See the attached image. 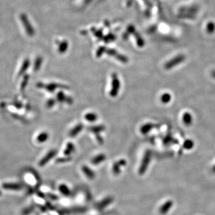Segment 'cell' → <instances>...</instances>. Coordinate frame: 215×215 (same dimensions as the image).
<instances>
[{
    "mask_svg": "<svg viewBox=\"0 0 215 215\" xmlns=\"http://www.w3.org/2000/svg\"><path fill=\"white\" fill-rule=\"evenodd\" d=\"M38 86L40 87H44L47 90H48L50 92H54L55 90L56 89H68L69 87L68 86L62 85L60 84H56V83H50L48 85H44L41 83L38 84Z\"/></svg>",
    "mask_w": 215,
    "mask_h": 215,
    "instance_id": "obj_4",
    "label": "cell"
},
{
    "mask_svg": "<svg viewBox=\"0 0 215 215\" xmlns=\"http://www.w3.org/2000/svg\"><path fill=\"white\" fill-rule=\"evenodd\" d=\"M41 65V58H38L35 64V70H38L39 69V68H40V66Z\"/></svg>",
    "mask_w": 215,
    "mask_h": 215,
    "instance_id": "obj_26",
    "label": "cell"
},
{
    "mask_svg": "<svg viewBox=\"0 0 215 215\" xmlns=\"http://www.w3.org/2000/svg\"><path fill=\"white\" fill-rule=\"evenodd\" d=\"M106 160V155L103 154H100L95 157L92 160V163L94 165H98Z\"/></svg>",
    "mask_w": 215,
    "mask_h": 215,
    "instance_id": "obj_13",
    "label": "cell"
},
{
    "mask_svg": "<svg viewBox=\"0 0 215 215\" xmlns=\"http://www.w3.org/2000/svg\"><path fill=\"white\" fill-rule=\"evenodd\" d=\"M37 176L32 173H27L24 175V179L25 182L30 185H35L38 183Z\"/></svg>",
    "mask_w": 215,
    "mask_h": 215,
    "instance_id": "obj_5",
    "label": "cell"
},
{
    "mask_svg": "<svg viewBox=\"0 0 215 215\" xmlns=\"http://www.w3.org/2000/svg\"><path fill=\"white\" fill-rule=\"evenodd\" d=\"M88 130L90 131L91 132L95 134H99L102 132L104 131L105 130V127L103 125H99V126H94L92 127H89L88 128Z\"/></svg>",
    "mask_w": 215,
    "mask_h": 215,
    "instance_id": "obj_11",
    "label": "cell"
},
{
    "mask_svg": "<svg viewBox=\"0 0 215 215\" xmlns=\"http://www.w3.org/2000/svg\"><path fill=\"white\" fill-rule=\"evenodd\" d=\"M214 170H215V166H214Z\"/></svg>",
    "mask_w": 215,
    "mask_h": 215,
    "instance_id": "obj_30",
    "label": "cell"
},
{
    "mask_svg": "<svg viewBox=\"0 0 215 215\" xmlns=\"http://www.w3.org/2000/svg\"><path fill=\"white\" fill-rule=\"evenodd\" d=\"M74 151H75L74 145L71 142H68L66 145V149L64 151V154L66 156H69Z\"/></svg>",
    "mask_w": 215,
    "mask_h": 215,
    "instance_id": "obj_16",
    "label": "cell"
},
{
    "mask_svg": "<svg viewBox=\"0 0 215 215\" xmlns=\"http://www.w3.org/2000/svg\"><path fill=\"white\" fill-rule=\"evenodd\" d=\"M55 103H56V101L55 99H50L49 100H48V102L47 103V107L51 108V107L53 106L55 104Z\"/></svg>",
    "mask_w": 215,
    "mask_h": 215,
    "instance_id": "obj_28",
    "label": "cell"
},
{
    "mask_svg": "<svg viewBox=\"0 0 215 215\" xmlns=\"http://www.w3.org/2000/svg\"><path fill=\"white\" fill-rule=\"evenodd\" d=\"M105 50H106V49H105V47H100V48L99 49V50L97 51L96 56H97L98 58L100 57V56L103 55V53L105 52Z\"/></svg>",
    "mask_w": 215,
    "mask_h": 215,
    "instance_id": "obj_25",
    "label": "cell"
},
{
    "mask_svg": "<svg viewBox=\"0 0 215 215\" xmlns=\"http://www.w3.org/2000/svg\"><path fill=\"white\" fill-rule=\"evenodd\" d=\"M193 146H194V142L191 140H187L183 143V146L185 147V149H192Z\"/></svg>",
    "mask_w": 215,
    "mask_h": 215,
    "instance_id": "obj_23",
    "label": "cell"
},
{
    "mask_svg": "<svg viewBox=\"0 0 215 215\" xmlns=\"http://www.w3.org/2000/svg\"><path fill=\"white\" fill-rule=\"evenodd\" d=\"M171 95L168 93H165L161 95L160 100L161 102H163V103H167L171 100Z\"/></svg>",
    "mask_w": 215,
    "mask_h": 215,
    "instance_id": "obj_18",
    "label": "cell"
},
{
    "mask_svg": "<svg viewBox=\"0 0 215 215\" xmlns=\"http://www.w3.org/2000/svg\"><path fill=\"white\" fill-rule=\"evenodd\" d=\"M84 128V126L83 124L80 123L77 124L76 126H75L69 132V136L70 137H75L79 133H80Z\"/></svg>",
    "mask_w": 215,
    "mask_h": 215,
    "instance_id": "obj_10",
    "label": "cell"
},
{
    "mask_svg": "<svg viewBox=\"0 0 215 215\" xmlns=\"http://www.w3.org/2000/svg\"><path fill=\"white\" fill-rule=\"evenodd\" d=\"M82 171L83 172V173L84 174V175L89 179L90 180H92L93 179L95 178V173H94V171L90 168L88 166L86 165H83L82 167Z\"/></svg>",
    "mask_w": 215,
    "mask_h": 215,
    "instance_id": "obj_9",
    "label": "cell"
},
{
    "mask_svg": "<svg viewBox=\"0 0 215 215\" xmlns=\"http://www.w3.org/2000/svg\"><path fill=\"white\" fill-rule=\"evenodd\" d=\"M155 127V125L154 124L151 123H147L144 125H143L140 128V132L142 134H145L149 132L154 127Z\"/></svg>",
    "mask_w": 215,
    "mask_h": 215,
    "instance_id": "obj_14",
    "label": "cell"
},
{
    "mask_svg": "<svg viewBox=\"0 0 215 215\" xmlns=\"http://www.w3.org/2000/svg\"><path fill=\"white\" fill-rule=\"evenodd\" d=\"M59 191L60 192L64 195H68L70 192V190L68 186L65 185V184H61L59 185Z\"/></svg>",
    "mask_w": 215,
    "mask_h": 215,
    "instance_id": "obj_19",
    "label": "cell"
},
{
    "mask_svg": "<svg viewBox=\"0 0 215 215\" xmlns=\"http://www.w3.org/2000/svg\"><path fill=\"white\" fill-rule=\"evenodd\" d=\"M84 118L86 120L89 121V122H94L96 121L98 119V115L93 112H89L85 115Z\"/></svg>",
    "mask_w": 215,
    "mask_h": 215,
    "instance_id": "obj_17",
    "label": "cell"
},
{
    "mask_svg": "<svg viewBox=\"0 0 215 215\" xmlns=\"http://www.w3.org/2000/svg\"><path fill=\"white\" fill-rule=\"evenodd\" d=\"M183 121L186 126H190L192 122V117L189 112L184 113L183 115Z\"/></svg>",
    "mask_w": 215,
    "mask_h": 215,
    "instance_id": "obj_15",
    "label": "cell"
},
{
    "mask_svg": "<svg viewBox=\"0 0 215 215\" xmlns=\"http://www.w3.org/2000/svg\"><path fill=\"white\" fill-rule=\"evenodd\" d=\"M48 138H49V134L46 132H43V133H41L37 137V140L40 142H44L46 140H47Z\"/></svg>",
    "mask_w": 215,
    "mask_h": 215,
    "instance_id": "obj_20",
    "label": "cell"
},
{
    "mask_svg": "<svg viewBox=\"0 0 215 215\" xmlns=\"http://www.w3.org/2000/svg\"><path fill=\"white\" fill-rule=\"evenodd\" d=\"M0 195H1V192H0Z\"/></svg>",
    "mask_w": 215,
    "mask_h": 215,
    "instance_id": "obj_29",
    "label": "cell"
},
{
    "mask_svg": "<svg viewBox=\"0 0 215 215\" xmlns=\"http://www.w3.org/2000/svg\"><path fill=\"white\" fill-rule=\"evenodd\" d=\"M185 60V56L183 55H179L176 56L174 58L171 59L168 62H167L165 65L164 68L166 69H170L176 65H179L181 63H182Z\"/></svg>",
    "mask_w": 215,
    "mask_h": 215,
    "instance_id": "obj_3",
    "label": "cell"
},
{
    "mask_svg": "<svg viewBox=\"0 0 215 215\" xmlns=\"http://www.w3.org/2000/svg\"><path fill=\"white\" fill-rule=\"evenodd\" d=\"M68 49V43L66 41L63 42L59 46V51L61 53H64Z\"/></svg>",
    "mask_w": 215,
    "mask_h": 215,
    "instance_id": "obj_22",
    "label": "cell"
},
{
    "mask_svg": "<svg viewBox=\"0 0 215 215\" xmlns=\"http://www.w3.org/2000/svg\"><path fill=\"white\" fill-rule=\"evenodd\" d=\"M172 205H173V202L170 200L166 201L161 206L160 208V211L162 214H165L167 213L169 211V210L171 208Z\"/></svg>",
    "mask_w": 215,
    "mask_h": 215,
    "instance_id": "obj_12",
    "label": "cell"
},
{
    "mask_svg": "<svg viewBox=\"0 0 215 215\" xmlns=\"http://www.w3.org/2000/svg\"><path fill=\"white\" fill-rule=\"evenodd\" d=\"M56 99L58 102L61 103L66 102L68 104H72L73 103L72 98L69 96H66L63 92H59L57 93Z\"/></svg>",
    "mask_w": 215,
    "mask_h": 215,
    "instance_id": "obj_7",
    "label": "cell"
},
{
    "mask_svg": "<svg viewBox=\"0 0 215 215\" xmlns=\"http://www.w3.org/2000/svg\"><path fill=\"white\" fill-rule=\"evenodd\" d=\"M2 187L7 190L18 191L22 189V186L17 183H4L2 184Z\"/></svg>",
    "mask_w": 215,
    "mask_h": 215,
    "instance_id": "obj_8",
    "label": "cell"
},
{
    "mask_svg": "<svg viewBox=\"0 0 215 215\" xmlns=\"http://www.w3.org/2000/svg\"><path fill=\"white\" fill-rule=\"evenodd\" d=\"M57 151L56 150H51L50 151H49L48 152L47 154H46L45 155V157L44 158H43L40 163H39V165L40 166H44V165H46L50 160H51V159H52L56 154Z\"/></svg>",
    "mask_w": 215,
    "mask_h": 215,
    "instance_id": "obj_6",
    "label": "cell"
},
{
    "mask_svg": "<svg viewBox=\"0 0 215 215\" xmlns=\"http://www.w3.org/2000/svg\"><path fill=\"white\" fill-rule=\"evenodd\" d=\"M71 160V158L70 157H63V158H59L58 159L56 160V162H58V163H65V162H68L69 161H70Z\"/></svg>",
    "mask_w": 215,
    "mask_h": 215,
    "instance_id": "obj_24",
    "label": "cell"
},
{
    "mask_svg": "<svg viewBox=\"0 0 215 215\" xmlns=\"http://www.w3.org/2000/svg\"><path fill=\"white\" fill-rule=\"evenodd\" d=\"M120 167L121 165L118 162H115L114 163L112 166V171L114 174L117 175L120 173Z\"/></svg>",
    "mask_w": 215,
    "mask_h": 215,
    "instance_id": "obj_21",
    "label": "cell"
},
{
    "mask_svg": "<svg viewBox=\"0 0 215 215\" xmlns=\"http://www.w3.org/2000/svg\"><path fill=\"white\" fill-rule=\"evenodd\" d=\"M151 152L149 150H147L145 153L144 157L142 161V163L140 165L139 171L140 174H143L145 173V171H146V170L148 167V165L149 164V162L151 160Z\"/></svg>",
    "mask_w": 215,
    "mask_h": 215,
    "instance_id": "obj_2",
    "label": "cell"
},
{
    "mask_svg": "<svg viewBox=\"0 0 215 215\" xmlns=\"http://www.w3.org/2000/svg\"><path fill=\"white\" fill-rule=\"evenodd\" d=\"M112 87L109 92V95L111 97L115 98L117 96L120 89V81L118 78V75L116 73L112 74Z\"/></svg>",
    "mask_w": 215,
    "mask_h": 215,
    "instance_id": "obj_1",
    "label": "cell"
},
{
    "mask_svg": "<svg viewBox=\"0 0 215 215\" xmlns=\"http://www.w3.org/2000/svg\"><path fill=\"white\" fill-rule=\"evenodd\" d=\"M96 140L98 142V143L100 145H102L103 143V138L102 137V136H100V134H96Z\"/></svg>",
    "mask_w": 215,
    "mask_h": 215,
    "instance_id": "obj_27",
    "label": "cell"
}]
</instances>
